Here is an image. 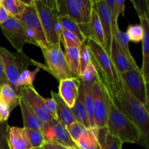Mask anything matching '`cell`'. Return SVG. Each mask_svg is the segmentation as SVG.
<instances>
[{"mask_svg":"<svg viewBox=\"0 0 149 149\" xmlns=\"http://www.w3.org/2000/svg\"><path fill=\"white\" fill-rule=\"evenodd\" d=\"M4 84H9V83L8 81H7V77H6L5 72H4L2 61L0 58V87L4 85Z\"/></svg>","mask_w":149,"mask_h":149,"instance_id":"obj_44","label":"cell"},{"mask_svg":"<svg viewBox=\"0 0 149 149\" xmlns=\"http://www.w3.org/2000/svg\"><path fill=\"white\" fill-rule=\"evenodd\" d=\"M68 149H79L78 148V146H75V147H71V148H68Z\"/></svg>","mask_w":149,"mask_h":149,"instance_id":"obj_49","label":"cell"},{"mask_svg":"<svg viewBox=\"0 0 149 149\" xmlns=\"http://www.w3.org/2000/svg\"><path fill=\"white\" fill-rule=\"evenodd\" d=\"M26 129V128H25ZM26 135L31 145L34 149L42 148L45 143V138L42 131L35 130L26 129Z\"/></svg>","mask_w":149,"mask_h":149,"instance_id":"obj_32","label":"cell"},{"mask_svg":"<svg viewBox=\"0 0 149 149\" xmlns=\"http://www.w3.org/2000/svg\"><path fill=\"white\" fill-rule=\"evenodd\" d=\"M89 31H90L89 39L93 40L104 48V35H103V28L97 11L93 7V4L90 23H89Z\"/></svg>","mask_w":149,"mask_h":149,"instance_id":"obj_22","label":"cell"},{"mask_svg":"<svg viewBox=\"0 0 149 149\" xmlns=\"http://www.w3.org/2000/svg\"><path fill=\"white\" fill-rule=\"evenodd\" d=\"M123 85L134 97L149 110V89L140 70H132L120 74Z\"/></svg>","mask_w":149,"mask_h":149,"instance_id":"obj_7","label":"cell"},{"mask_svg":"<svg viewBox=\"0 0 149 149\" xmlns=\"http://www.w3.org/2000/svg\"><path fill=\"white\" fill-rule=\"evenodd\" d=\"M66 129L68 130L70 137L76 144L78 143L80 138L85 134V132L88 130L77 122H75L70 125L69 126L67 127Z\"/></svg>","mask_w":149,"mask_h":149,"instance_id":"obj_34","label":"cell"},{"mask_svg":"<svg viewBox=\"0 0 149 149\" xmlns=\"http://www.w3.org/2000/svg\"><path fill=\"white\" fill-rule=\"evenodd\" d=\"M50 93L52 97L56 103V119L66 128L76 122L72 109L67 106L66 103L60 97L58 93H55L52 90H51Z\"/></svg>","mask_w":149,"mask_h":149,"instance_id":"obj_19","label":"cell"},{"mask_svg":"<svg viewBox=\"0 0 149 149\" xmlns=\"http://www.w3.org/2000/svg\"><path fill=\"white\" fill-rule=\"evenodd\" d=\"M108 134L119 138L123 143L141 145L142 134L139 128L111 103L106 124Z\"/></svg>","mask_w":149,"mask_h":149,"instance_id":"obj_3","label":"cell"},{"mask_svg":"<svg viewBox=\"0 0 149 149\" xmlns=\"http://www.w3.org/2000/svg\"><path fill=\"white\" fill-rule=\"evenodd\" d=\"M41 68L37 67L33 71H30L26 69L23 71L19 76L17 81V87L18 88L20 92V88L21 87H26V86H33V81H34L36 76L37 73L40 71Z\"/></svg>","mask_w":149,"mask_h":149,"instance_id":"obj_31","label":"cell"},{"mask_svg":"<svg viewBox=\"0 0 149 149\" xmlns=\"http://www.w3.org/2000/svg\"><path fill=\"white\" fill-rule=\"evenodd\" d=\"M15 17L18 19L20 22H22V23L26 28L31 29L36 33L38 39H39V47L41 49H43L48 46L47 41L42 29L36 7H35V4L29 7H26L24 12L21 15Z\"/></svg>","mask_w":149,"mask_h":149,"instance_id":"obj_12","label":"cell"},{"mask_svg":"<svg viewBox=\"0 0 149 149\" xmlns=\"http://www.w3.org/2000/svg\"><path fill=\"white\" fill-rule=\"evenodd\" d=\"M19 106L20 107L22 113V117L23 121V127L26 129L35 130L42 131V124L38 119L33 111L29 108L27 103L20 97Z\"/></svg>","mask_w":149,"mask_h":149,"instance_id":"obj_20","label":"cell"},{"mask_svg":"<svg viewBox=\"0 0 149 149\" xmlns=\"http://www.w3.org/2000/svg\"><path fill=\"white\" fill-rule=\"evenodd\" d=\"M110 57L116 70L120 74L132 70L141 69L137 63H132L125 55L117 41L113 36L112 39L111 47Z\"/></svg>","mask_w":149,"mask_h":149,"instance_id":"obj_14","label":"cell"},{"mask_svg":"<svg viewBox=\"0 0 149 149\" xmlns=\"http://www.w3.org/2000/svg\"><path fill=\"white\" fill-rule=\"evenodd\" d=\"M20 95L26 101L29 108L33 111L38 119L41 121L42 126L48 125L55 119L46 113L45 110L43 97L38 93L33 86L20 87Z\"/></svg>","mask_w":149,"mask_h":149,"instance_id":"obj_10","label":"cell"},{"mask_svg":"<svg viewBox=\"0 0 149 149\" xmlns=\"http://www.w3.org/2000/svg\"><path fill=\"white\" fill-rule=\"evenodd\" d=\"M65 48L68 47H80L81 42L76 35L68 31L63 29L62 35V41Z\"/></svg>","mask_w":149,"mask_h":149,"instance_id":"obj_37","label":"cell"},{"mask_svg":"<svg viewBox=\"0 0 149 149\" xmlns=\"http://www.w3.org/2000/svg\"><path fill=\"white\" fill-rule=\"evenodd\" d=\"M20 95L15 93L10 84H4L0 88V102L8 107L10 111L19 106Z\"/></svg>","mask_w":149,"mask_h":149,"instance_id":"obj_23","label":"cell"},{"mask_svg":"<svg viewBox=\"0 0 149 149\" xmlns=\"http://www.w3.org/2000/svg\"><path fill=\"white\" fill-rule=\"evenodd\" d=\"M123 143L119 138L106 132L104 138V149H122Z\"/></svg>","mask_w":149,"mask_h":149,"instance_id":"obj_40","label":"cell"},{"mask_svg":"<svg viewBox=\"0 0 149 149\" xmlns=\"http://www.w3.org/2000/svg\"><path fill=\"white\" fill-rule=\"evenodd\" d=\"M93 7L97 11L103 28L104 35V49L109 55L111 52L112 39H113V31H112L111 15L106 6L105 0H96L93 1Z\"/></svg>","mask_w":149,"mask_h":149,"instance_id":"obj_13","label":"cell"},{"mask_svg":"<svg viewBox=\"0 0 149 149\" xmlns=\"http://www.w3.org/2000/svg\"><path fill=\"white\" fill-rule=\"evenodd\" d=\"M126 33H127L130 41L135 43L141 42L143 39V29L141 25H130L128 26Z\"/></svg>","mask_w":149,"mask_h":149,"instance_id":"obj_36","label":"cell"},{"mask_svg":"<svg viewBox=\"0 0 149 149\" xmlns=\"http://www.w3.org/2000/svg\"><path fill=\"white\" fill-rule=\"evenodd\" d=\"M41 49L46 63L47 71L55 79L60 81L65 79L75 77L67 65L61 43L50 44L47 47Z\"/></svg>","mask_w":149,"mask_h":149,"instance_id":"obj_5","label":"cell"},{"mask_svg":"<svg viewBox=\"0 0 149 149\" xmlns=\"http://www.w3.org/2000/svg\"><path fill=\"white\" fill-rule=\"evenodd\" d=\"M35 7L48 45L57 43L54 33V19L56 10L55 1L35 0Z\"/></svg>","mask_w":149,"mask_h":149,"instance_id":"obj_8","label":"cell"},{"mask_svg":"<svg viewBox=\"0 0 149 149\" xmlns=\"http://www.w3.org/2000/svg\"><path fill=\"white\" fill-rule=\"evenodd\" d=\"M87 43L90 51L91 61L97 70L99 79L106 87L112 98L123 87L120 74L103 47L90 39H87Z\"/></svg>","mask_w":149,"mask_h":149,"instance_id":"obj_2","label":"cell"},{"mask_svg":"<svg viewBox=\"0 0 149 149\" xmlns=\"http://www.w3.org/2000/svg\"><path fill=\"white\" fill-rule=\"evenodd\" d=\"M79 48L68 47L65 48L64 56L65 61L71 72L76 78L80 77V63H79Z\"/></svg>","mask_w":149,"mask_h":149,"instance_id":"obj_24","label":"cell"},{"mask_svg":"<svg viewBox=\"0 0 149 149\" xmlns=\"http://www.w3.org/2000/svg\"><path fill=\"white\" fill-rule=\"evenodd\" d=\"M10 15L7 13V12L6 11L5 9L1 5V7H0V24L3 23L4 22H5L7 19L9 18Z\"/></svg>","mask_w":149,"mask_h":149,"instance_id":"obj_46","label":"cell"},{"mask_svg":"<svg viewBox=\"0 0 149 149\" xmlns=\"http://www.w3.org/2000/svg\"><path fill=\"white\" fill-rule=\"evenodd\" d=\"M141 26L143 29L144 35L142 40L143 65L141 71L147 85L149 86V22L148 17H140Z\"/></svg>","mask_w":149,"mask_h":149,"instance_id":"obj_18","label":"cell"},{"mask_svg":"<svg viewBox=\"0 0 149 149\" xmlns=\"http://www.w3.org/2000/svg\"><path fill=\"white\" fill-rule=\"evenodd\" d=\"M80 79L83 84L86 86H93L96 81L99 79L98 74L93 62H90L84 72L80 76Z\"/></svg>","mask_w":149,"mask_h":149,"instance_id":"obj_30","label":"cell"},{"mask_svg":"<svg viewBox=\"0 0 149 149\" xmlns=\"http://www.w3.org/2000/svg\"><path fill=\"white\" fill-rule=\"evenodd\" d=\"M115 1L116 0H105V2H106V6H107L108 9L110 11L111 15L113 14V10H114L115 7Z\"/></svg>","mask_w":149,"mask_h":149,"instance_id":"obj_47","label":"cell"},{"mask_svg":"<svg viewBox=\"0 0 149 149\" xmlns=\"http://www.w3.org/2000/svg\"><path fill=\"white\" fill-rule=\"evenodd\" d=\"M79 149H99L98 139H97V129L90 128L87 130L77 143Z\"/></svg>","mask_w":149,"mask_h":149,"instance_id":"obj_25","label":"cell"},{"mask_svg":"<svg viewBox=\"0 0 149 149\" xmlns=\"http://www.w3.org/2000/svg\"><path fill=\"white\" fill-rule=\"evenodd\" d=\"M0 58L2 61L4 72L9 84L13 87L17 94L20 95V92L17 87V81L20 74L28 69L29 65H36L47 71L45 64L36 62L27 55L21 52H11L0 46Z\"/></svg>","mask_w":149,"mask_h":149,"instance_id":"obj_4","label":"cell"},{"mask_svg":"<svg viewBox=\"0 0 149 149\" xmlns=\"http://www.w3.org/2000/svg\"><path fill=\"white\" fill-rule=\"evenodd\" d=\"M1 31L17 52L23 51L25 44H29L26 31V26L15 17L9 18L0 24Z\"/></svg>","mask_w":149,"mask_h":149,"instance_id":"obj_9","label":"cell"},{"mask_svg":"<svg viewBox=\"0 0 149 149\" xmlns=\"http://www.w3.org/2000/svg\"><path fill=\"white\" fill-rule=\"evenodd\" d=\"M42 149H68V148H66L65 146H63L58 143L45 142L44 143L43 146L42 147Z\"/></svg>","mask_w":149,"mask_h":149,"instance_id":"obj_45","label":"cell"},{"mask_svg":"<svg viewBox=\"0 0 149 149\" xmlns=\"http://www.w3.org/2000/svg\"><path fill=\"white\" fill-rule=\"evenodd\" d=\"M59 19L61 20V23H62V26L63 27V29L68 31L71 32L74 35H76L79 38V39L81 43H83V42H86L87 40L86 36H84V33H82V31L80 29L79 26L71 17H68L67 15L61 16L59 15Z\"/></svg>","mask_w":149,"mask_h":149,"instance_id":"obj_27","label":"cell"},{"mask_svg":"<svg viewBox=\"0 0 149 149\" xmlns=\"http://www.w3.org/2000/svg\"><path fill=\"white\" fill-rule=\"evenodd\" d=\"M0 88H1V87H0Z\"/></svg>","mask_w":149,"mask_h":149,"instance_id":"obj_53","label":"cell"},{"mask_svg":"<svg viewBox=\"0 0 149 149\" xmlns=\"http://www.w3.org/2000/svg\"><path fill=\"white\" fill-rule=\"evenodd\" d=\"M3 122L2 119H1V114H0V122Z\"/></svg>","mask_w":149,"mask_h":149,"instance_id":"obj_50","label":"cell"},{"mask_svg":"<svg viewBox=\"0 0 149 149\" xmlns=\"http://www.w3.org/2000/svg\"><path fill=\"white\" fill-rule=\"evenodd\" d=\"M79 78H69L61 80L58 87V95L69 108H72L78 96Z\"/></svg>","mask_w":149,"mask_h":149,"instance_id":"obj_15","label":"cell"},{"mask_svg":"<svg viewBox=\"0 0 149 149\" xmlns=\"http://www.w3.org/2000/svg\"><path fill=\"white\" fill-rule=\"evenodd\" d=\"M134 7L136 10L139 17H148V0H131Z\"/></svg>","mask_w":149,"mask_h":149,"instance_id":"obj_38","label":"cell"},{"mask_svg":"<svg viewBox=\"0 0 149 149\" xmlns=\"http://www.w3.org/2000/svg\"><path fill=\"white\" fill-rule=\"evenodd\" d=\"M0 3L11 17L21 15L26 7L20 0H0Z\"/></svg>","mask_w":149,"mask_h":149,"instance_id":"obj_28","label":"cell"},{"mask_svg":"<svg viewBox=\"0 0 149 149\" xmlns=\"http://www.w3.org/2000/svg\"><path fill=\"white\" fill-rule=\"evenodd\" d=\"M92 87H93V86L84 85V97H85L86 107H87L90 127L95 128L94 120V107H93V93H92Z\"/></svg>","mask_w":149,"mask_h":149,"instance_id":"obj_29","label":"cell"},{"mask_svg":"<svg viewBox=\"0 0 149 149\" xmlns=\"http://www.w3.org/2000/svg\"><path fill=\"white\" fill-rule=\"evenodd\" d=\"M125 10V0H116L115 1V7L113 14L111 15L112 26H118V18L119 15L124 16Z\"/></svg>","mask_w":149,"mask_h":149,"instance_id":"obj_39","label":"cell"},{"mask_svg":"<svg viewBox=\"0 0 149 149\" xmlns=\"http://www.w3.org/2000/svg\"><path fill=\"white\" fill-rule=\"evenodd\" d=\"M94 107V120L95 128L106 127L112 100L106 86L100 79L94 83L92 87Z\"/></svg>","mask_w":149,"mask_h":149,"instance_id":"obj_6","label":"cell"},{"mask_svg":"<svg viewBox=\"0 0 149 149\" xmlns=\"http://www.w3.org/2000/svg\"><path fill=\"white\" fill-rule=\"evenodd\" d=\"M80 79V78H79ZM76 122H79L87 129H90V122H89L88 114H87V107L85 103V97H84V85L80 79V84L79 86L78 96L77 97L74 106L71 108Z\"/></svg>","mask_w":149,"mask_h":149,"instance_id":"obj_17","label":"cell"},{"mask_svg":"<svg viewBox=\"0 0 149 149\" xmlns=\"http://www.w3.org/2000/svg\"><path fill=\"white\" fill-rule=\"evenodd\" d=\"M7 140L10 149H34L28 139L24 127L8 126Z\"/></svg>","mask_w":149,"mask_h":149,"instance_id":"obj_16","label":"cell"},{"mask_svg":"<svg viewBox=\"0 0 149 149\" xmlns=\"http://www.w3.org/2000/svg\"><path fill=\"white\" fill-rule=\"evenodd\" d=\"M44 105H45V110L48 115L53 119H56V103L52 97L51 98H44Z\"/></svg>","mask_w":149,"mask_h":149,"instance_id":"obj_42","label":"cell"},{"mask_svg":"<svg viewBox=\"0 0 149 149\" xmlns=\"http://www.w3.org/2000/svg\"><path fill=\"white\" fill-rule=\"evenodd\" d=\"M39 149H42V148H39Z\"/></svg>","mask_w":149,"mask_h":149,"instance_id":"obj_52","label":"cell"},{"mask_svg":"<svg viewBox=\"0 0 149 149\" xmlns=\"http://www.w3.org/2000/svg\"><path fill=\"white\" fill-rule=\"evenodd\" d=\"M8 126L7 121L0 122V149H10L7 140V131Z\"/></svg>","mask_w":149,"mask_h":149,"instance_id":"obj_41","label":"cell"},{"mask_svg":"<svg viewBox=\"0 0 149 149\" xmlns=\"http://www.w3.org/2000/svg\"><path fill=\"white\" fill-rule=\"evenodd\" d=\"M64 3H65V12H66L67 15L77 23L87 39H89V37H90L89 26L86 23L85 20L82 17L76 4H74V1L73 0H64Z\"/></svg>","mask_w":149,"mask_h":149,"instance_id":"obj_21","label":"cell"},{"mask_svg":"<svg viewBox=\"0 0 149 149\" xmlns=\"http://www.w3.org/2000/svg\"><path fill=\"white\" fill-rule=\"evenodd\" d=\"M0 7H1V3H0Z\"/></svg>","mask_w":149,"mask_h":149,"instance_id":"obj_51","label":"cell"},{"mask_svg":"<svg viewBox=\"0 0 149 149\" xmlns=\"http://www.w3.org/2000/svg\"><path fill=\"white\" fill-rule=\"evenodd\" d=\"M42 132L45 142L58 143L66 148L77 146L70 137L66 128L57 119H54L49 124L43 126Z\"/></svg>","mask_w":149,"mask_h":149,"instance_id":"obj_11","label":"cell"},{"mask_svg":"<svg viewBox=\"0 0 149 149\" xmlns=\"http://www.w3.org/2000/svg\"><path fill=\"white\" fill-rule=\"evenodd\" d=\"M111 100L113 105L139 128L142 134L141 145L148 149L149 113L148 109L138 101L124 85Z\"/></svg>","mask_w":149,"mask_h":149,"instance_id":"obj_1","label":"cell"},{"mask_svg":"<svg viewBox=\"0 0 149 149\" xmlns=\"http://www.w3.org/2000/svg\"><path fill=\"white\" fill-rule=\"evenodd\" d=\"M23 4H24L26 7H29V6H31L33 4H34L35 0H20Z\"/></svg>","mask_w":149,"mask_h":149,"instance_id":"obj_48","label":"cell"},{"mask_svg":"<svg viewBox=\"0 0 149 149\" xmlns=\"http://www.w3.org/2000/svg\"><path fill=\"white\" fill-rule=\"evenodd\" d=\"M73 1L85 20L86 23L89 26L92 10H93V1L92 0H73Z\"/></svg>","mask_w":149,"mask_h":149,"instance_id":"obj_33","label":"cell"},{"mask_svg":"<svg viewBox=\"0 0 149 149\" xmlns=\"http://www.w3.org/2000/svg\"><path fill=\"white\" fill-rule=\"evenodd\" d=\"M79 63H80V76L84 72V70L91 62V55L90 51L87 45V41L83 42L79 48Z\"/></svg>","mask_w":149,"mask_h":149,"instance_id":"obj_35","label":"cell"},{"mask_svg":"<svg viewBox=\"0 0 149 149\" xmlns=\"http://www.w3.org/2000/svg\"><path fill=\"white\" fill-rule=\"evenodd\" d=\"M112 31H113V36L117 41L119 46L121 47V48L123 50V52H125V55L128 57V58L132 63H136L132 53H131L130 49V39L129 37H128L127 33L126 32H123L120 31V29H119V26H112Z\"/></svg>","mask_w":149,"mask_h":149,"instance_id":"obj_26","label":"cell"},{"mask_svg":"<svg viewBox=\"0 0 149 149\" xmlns=\"http://www.w3.org/2000/svg\"><path fill=\"white\" fill-rule=\"evenodd\" d=\"M10 111L7 106L0 102V114L2 121H7L10 114Z\"/></svg>","mask_w":149,"mask_h":149,"instance_id":"obj_43","label":"cell"}]
</instances>
